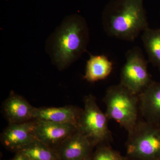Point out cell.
Segmentation results:
<instances>
[{
	"label": "cell",
	"instance_id": "cell-17",
	"mask_svg": "<svg viewBox=\"0 0 160 160\" xmlns=\"http://www.w3.org/2000/svg\"><path fill=\"white\" fill-rule=\"evenodd\" d=\"M13 160H26L22 156L20 155L19 154H18L16 157Z\"/></svg>",
	"mask_w": 160,
	"mask_h": 160
},
{
	"label": "cell",
	"instance_id": "cell-8",
	"mask_svg": "<svg viewBox=\"0 0 160 160\" xmlns=\"http://www.w3.org/2000/svg\"><path fill=\"white\" fill-rule=\"evenodd\" d=\"M34 119L9 124L1 134V142L7 149L18 152L36 140Z\"/></svg>",
	"mask_w": 160,
	"mask_h": 160
},
{
	"label": "cell",
	"instance_id": "cell-5",
	"mask_svg": "<svg viewBox=\"0 0 160 160\" xmlns=\"http://www.w3.org/2000/svg\"><path fill=\"white\" fill-rule=\"evenodd\" d=\"M83 101L84 108L78 123V130L89 138L94 146L112 142L109 119L98 106L96 98L89 94L84 97Z\"/></svg>",
	"mask_w": 160,
	"mask_h": 160
},
{
	"label": "cell",
	"instance_id": "cell-12",
	"mask_svg": "<svg viewBox=\"0 0 160 160\" xmlns=\"http://www.w3.org/2000/svg\"><path fill=\"white\" fill-rule=\"evenodd\" d=\"M83 109L73 106L59 108H36L33 112V119L52 122L73 124L78 126Z\"/></svg>",
	"mask_w": 160,
	"mask_h": 160
},
{
	"label": "cell",
	"instance_id": "cell-11",
	"mask_svg": "<svg viewBox=\"0 0 160 160\" xmlns=\"http://www.w3.org/2000/svg\"><path fill=\"white\" fill-rule=\"evenodd\" d=\"M33 107L24 98L11 91L3 104V112L9 124L21 123L33 119Z\"/></svg>",
	"mask_w": 160,
	"mask_h": 160
},
{
	"label": "cell",
	"instance_id": "cell-1",
	"mask_svg": "<svg viewBox=\"0 0 160 160\" xmlns=\"http://www.w3.org/2000/svg\"><path fill=\"white\" fill-rule=\"evenodd\" d=\"M89 29L86 20L78 15L65 19L47 42V50L59 70L69 67L86 51Z\"/></svg>",
	"mask_w": 160,
	"mask_h": 160
},
{
	"label": "cell",
	"instance_id": "cell-19",
	"mask_svg": "<svg viewBox=\"0 0 160 160\" xmlns=\"http://www.w3.org/2000/svg\"><path fill=\"white\" fill-rule=\"evenodd\" d=\"M25 160H26V159H25Z\"/></svg>",
	"mask_w": 160,
	"mask_h": 160
},
{
	"label": "cell",
	"instance_id": "cell-7",
	"mask_svg": "<svg viewBox=\"0 0 160 160\" xmlns=\"http://www.w3.org/2000/svg\"><path fill=\"white\" fill-rule=\"evenodd\" d=\"M34 120L37 139L53 150L78 130V126L73 124Z\"/></svg>",
	"mask_w": 160,
	"mask_h": 160
},
{
	"label": "cell",
	"instance_id": "cell-15",
	"mask_svg": "<svg viewBox=\"0 0 160 160\" xmlns=\"http://www.w3.org/2000/svg\"><path fill=\"white\" fill-rule=\"evenodd\" d=\"M26 160H58L54 150L37 140L17 152Z\"/></svg>",
	"mask_w": 160,
	"mask_h": 160
},
{
	"label": "cell",
	"instance_id": "cell-14",
	"mask_svg": "<svg viewBox=\"0 0 160 160\" xmlns=\"http://www.w3.org/2000/svg\"><path fill=\"white\" fill-rule=\"evenodd\" d=\"M142 40L149 62L160 71V28H147L142 32Z\"/></svg>",
	"mask_w": 160,
	"mask_h": 160
},
{
	"label": "cell",
	"instance_id": "cell-13",
	"mask_svg": "<svg viewBox=\"0 0 160 160\" xmlns=\"http://www.w3.org/2000/svg\"><path fill=\"white\" fill-rule=\"evenodd\" d=\"M112 69L113 63L106 56L90 55L84 78L91 83L104 80L111 74Z\"/></svg>",
	"mask_w": 160,
	"mask_h": 160
},
{
	"label": "cell",
	"instance_id": "cell-18",
	"mask_svg": "<svg viewBox=\"0 0 160 160\" xmlns=\"http://www.w3.org/2000/svg\"><path fill=\"white\" fill-rule=\"evenodd\" d=\"M79 160H93V157L92 156L91 154L89 155V156L87 157L84 158L82 159Z\"/></svg>",
	"mask_w": 160,
	"mask_h": 160
},
{
	"label": "cell",
	"instance_id": "cell-4",
	"mask_svg": "<svg viewBox=\"0 0 160 160\" xmlns=\"http://www.w3.org/2000/svg\"><path fill=\"white\" fill-rule=\"evenodd\" d=\"M126 151L134 160H160V124L138 120L128 133Z\"/></svg>",
	"mask_w": 160,
	"mask_h": 160
},
{
	"label": "cell",
	"instance_id": "cell-6",
	"mask_svg": "<svg viewBox=\"0 0 160 160\" xmlns=\"http://www.w3.org/2000/svg\"><path fill=\"white\" fill-rule=\"evenodd\" d=\"M126 57L120 83L138 95L153 81L148 71L147 62L142 49L137 46L128 50Z\"/></svg>",
	"mask_w": 160,
	"mask_h": 160
},
{
	"label": "cell",
	"instance_id": "cell-9",
	"mask_svg": "<svg viewBox=\"0 0 160 160\" xmlns=\"http://www.w3.org/2000/svg\"><path fill=\"white\" fill-rule=\"evenodd\" d=\"M92 142L78 130L55 149L58 160H79L91 154Z\"/></svg>",
	"mask_w": 160,
	"mask_h": 160
},
{
	"label": "cell",
	"instance_id": "cell-10",
	"mask_svg": "<svg viewBox=\"0 0 160 160\" xmlns=\"http://www.w3.org/2000/svg\"><path fill=\"white\" fill-rule=\"evenodd\" d=\"M138 97L139 111L144 120L160 124V82L152 81Z\"/></svg>",
	"mask_w": 160,
	"mask_h": 160
},
{
	"label": "cell",
	"instance_id": "cell-3",
	"mask_svg": "<svg viewBox=\"0 0 160 160\" xmlns=\"http://www.w3.org/2000/svg\"><path fill=\"white\" fill-rule=\"evenodd\" d=\"M103 101L106 106V114L126 129L128 133L134 129L138 119V97L119 84L109 86Z\"/></svg>",
	"mask_w": 160,
	"mask_h": 160
},
{
	"label": "cell",
	"instance_id": "cell-16",
	"mask_svg": "<svg viewBox=\"0 0 160 160\" xmlns=\"http://www.w3.org/2000/svg\"><path fill=\"white\" fill-rule=\"evenodd\" d=\"M96 152L93 160H127L126 158L122 156L119 152L111 149L106 144H102Z\"/></svg>",
	"mask_w": 160,
	"mask_h": 160
},
{
	"label": "cell",
	"instance_id": "cell-2",
	"mask_svg": "<svg viewBox=\"0 0 160 160\" xmlns=\"http://www.w3.org/2000/svg\"><path fill=\"white\" fill-rule=\"evenodd\" d=\"M102 20L106 34L128 42L149 28L143 0H112L105 7Z\"/></svg>",
	"mask_w": 160,
	"mask_h": 160
}]
</instances>
